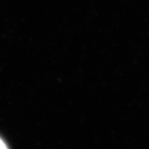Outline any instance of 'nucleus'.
Here are the masks:
<instances>
[{"mask_svg": "<svg viewBox=\"0 0 149 149\" xmlns=\"http://www.w3.org/2000/svg\"><path fill=\"white\" fill-rule=\"evenodd\" d=\"M0 148H7V146H6V145L5 144V142L3 141H2L1 139H0Z\"/></svg>", "mask_w": 149, "mask_h": 149, "instance_id": "1", "label": "nucleus"}]
</instances>
